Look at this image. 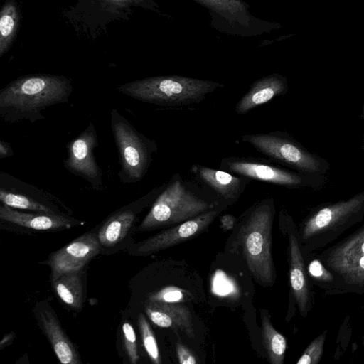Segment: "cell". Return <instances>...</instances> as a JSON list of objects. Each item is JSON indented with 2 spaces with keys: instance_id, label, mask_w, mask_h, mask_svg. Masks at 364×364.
<instances>
[{
  "instance_id": "obj_10",
  "label": "cell",
  "mask_w": 364,
  "mask_h": 364,
  "mask_svg": "<svg viewBox=\"0 0 364 364\" xmlns=\"http://www.w3.org/2000/svg\"><path fill=\"white\" fill-rule=\"evenodd\" d=\"M220 168L251 180L267 182L289 188H315L324 182V175L305 174L290 171L270 162L250 157L223 158Z\"/></svg>"
},
{
  "instance_id": "obj_29",
  "label": "cell",
  "mask_w": 364,
  "mask_h": 364,
  "mask_svg": "<svg viewBox=\"0 0 364 364\" xmlns=\"http://www.w3.org/2000/svg\"><path fill=\"white\" fill-rule=\"evenodd\" d=\"M308 272L313 279L321 282H333L334 280L332 273L320 259L312 260L309 264Z\"/></svg>"
},
{
  "instance_id": "obj_25",
  "label": "cell",
  "mask_w": 364,
  "mask_h": 364,
  "mask_svg": "<svg viewBox=\"0 0 364 364\" xmlns=\"http://www.w3.org/2000/svg\"><path fill=\"white\" fill-rule=\"evenodd\" d=\"M138 324L144 347L149 357L154 363H161L160 353L156 337L143 314L139 316Z\"/></svg>"
},
{
  "instance_id": "obj_18",
  "label": "cell",
  "mask_w": 364,
  "mask_h": 364,
  "mask_svg": "<svg viewBox=\"0 0 364 364\" xmlns=\"http://www.w3.org/2000/svg\"><path fill=\"white\" fill-rule=\"evenodd\" d=\"M0 218L9 223L36 230H53L70 228L73 220L58 214L28 213L14 210L1 203Z\"/></svg>"
},
{
  "instance_id": "obj_27",
  "label": "cell",
  "mask_w": 364,
  "mask_h": 364,
  "mask_svg": "<svg viewBox=\"0 0 364 364\" xmlns=\"http://www.w3.org/2000/svg\"><path fill=\"white\" fill-rule=\"evenodd\" d=\"M326 331L317 336L307 346L296 364H317L320 362L323 353Z\"/></svg>"
},
{
  "instance_id": "obj_9",
  "label": "cell",
  "mask_w": 364,
  "mask_h": 364,
  "mask_svg": "<svg viewBox=\"0 0 364 364\" xmlns=\"http://www.w3.org/2000/svg\"><path fill=\"white\" fill-rule=\"evenodd\" d=\"M205 7L210 23L218 31L230 35L255 36L278 29L281 26L253 16L242 0H193Z\"/></svg>"
},
{
  "instance_id": "obj_26",
  "label": "cell",
  "mask_w": 364,
  "mask_h": 364,
  "mask_svg": "<svg viewBox=\"0 0 364 364\" xmlns=\"http://www.w3.org/2000/svg\"><path fill=\"white\" fill-rule=\"evenodd\" d=\"M191 298L188 291L176 287H166L147 296L148 300L166 303H178Z\"/></svg>"
},
{
  "instance_id": "obj_3",
  "label": "cell",
  "mask_w": 364,
  "mask_h": 364,
  "mask_svg": "<svg viewBox=\"0 0 364 364\" xmlns=\"http://www.w3.org/2000/svg\"><path fill=\"white\" fill-rule=\"evenodd\" d=\"M275 212L272 198H264L253 205L244 218L238 240L248 268L263 285L275 282L272 255V228Z\"/></svg>"
},
{
  "instance_id": "obj_19",
  "label": "cell",
  "mask_w": 364,
  "mask_h": 364,
  "mask_svg": "<svg viewBox=\"0 0 364 364\" xmlns=\"http://www.w3.org/2000/svg\"><path fill=\"white\" fill-rule=\"evenodd\" d=\"M289 242L290 284L299 311L306 316L309 308V291L304 257L294 234H289Z\"/></svg>"
},
{
  "instance_id": "obj_16",
  "label": "cell",
  "mask_w": 364,
  "mask_h": 364,
  "mask_svg": "<svg viewBox=\"0 0 364 364\" xmlns=\"http://www.w3.org/2000/svg\"><path fill=\"white\" fill-rule=\"evenodd\" d=\"M287 79L282 75L272 73L254 81L249 90L237 102L235 111L246 114L274 98L284 95L288 90Z\"/></svg>"
},
{
  "instance_id": "obj_21",
  "label": "cell",
  "mask_w": 364,
  "mask_h": 364,
  "mask_svg": "<svg viewBox=\"0 0 364 364\" xmlns=\"http://www.w3.org/2000/svg\"><path fill=\"white\" fill-rule=\"evenodd\" d=\"M136 218L134 208H125L115 213L100 228L97 238L100 245L109 247L117 245L127 234Z\"/></svg>"
},
{
  "instance_id": "obj_6",
  "label": "cell",
  "mask_w": 364,
  "mask_h": 364,
  "mask_svg": "<svg viewBox=\"0 0 364 364\" xmlns=\"http://www.w3.org/2000/svg\"><path fill=\"white\" fill-rule=\"evenodd\" d=\"M363 218L364 191L312 212L303 224L301 239L320 248Z\"/></svg>"
},
{
  "instance_id": "obj_17",
  "label": "cell",
  "mask_w": 364,
  "mask_h": 364,
  "mask_svg": "<svg viewBox=\"0 0 364 364\" xmlns=\"http://www.w3.org/2000/svg\"><path fill=\"white\" fill-rule=\"evenodd\" d=\"M144 310L155 325L171 328L184 332L189 338L194 337V326L189 309L178 303H166L148 300Z\"/></svg>"
},
{
  "instance_id": "obj_24",
  "label": "cell",
  "mask_w": 364,
  "mask_h": 364,
  "mask_svg": "<svg viewBox=\"0 0 364 364\" xmlns=\"http://www.w3.org/2000/svg\"><path fill=\"white\" fill-rule=\"evenodd\" d=\"M19 16L14 0H8L0 14V57L9 48L18 27Z\"/></svg>"
},
{
  "instance_id": "obj_1",
  "label": "cell",
  "mask_w": 364,
  "mask_h": 364,
  "mask_svg": "<svg viewBox=\"0 0 364 364\" xmlns=\"http://www.w3.org/2000/svg\"><path fill=\"white\" fill-rule=\"evenodd\" d=\"M73 91L70 79L37 74L20 77L0 90V116L7 123L44 119L48 107L68 102Z\"/></svg>"
},
{
  "instance_id": "obj_35",
  "label": "cell",
  "mask_w": 364,
  "mask_h": 364,
  "mask_svg": "<svg viewBox=\"0 0 364 364\" xmlns=\"http://www.w3.org/2000/svg\"><path fill=\"white\" fill-rule=\"evenodd\" d=\"M360 149H361L362 151H364V132H363V134Z\"/></svg>"
},
{
  "instance_id": "obj_20",
  "label": "cell",
  "mask_w": 364,
  "mask_h": 364,
  "mask_svg": "<svg viewBox=\"0 0 364 364\" xmlns=\"http://www.w3.org/2000/svg\"><path fill=\"white\" fill-rule=\"evenodd\" d=\"M40 319L43 331L60 362L63 364L81 363L75 346L67 337L55 314L51 311H41Z\"/></svg>"
},
{
  "instance_id": "obj_5",
  "label": "cell",
  "mask_w": 364,
  "mask_h": 364,
  "mask_svg": "<svg viewBox=\"0 0 364 364\" xmlns=\"http://www.w3.org/2000/svg\"><path fill=\"white\" fill-rule=\"evenodd\" d=\"M111 129L119 157V180L123 183L141 181L157 151L156 142L139 132L116 109L111 111Z\"/></svg>"
},
{
  "instance_id": "obj_12",
  "label": "cell",
  "mask_w": 364,
  "mask_h": 364,
  "mask_svg": "<svg viewBox=\"0 0 364 364\" xmlns=\"http://www.w3.org/2000/svg\"><path fill=\"white\" fill-rule=\"evenodd\" d=\"M223 205L179 223L137 244L136 251L142 255L152 254L180 244L205 230L218 216Z\"/></svg>"
},
{
  "instance_id": "obj_22",
  "label": "cell",
  "mask_w": 364,
  "mask_h": 364,
  "mask_svg": "<svg viewBox=\"0 0 364 364\" xmlns=\"http://www.w3.org/2000/svg\"><path fill=\"white\" fill-rule=\"evenodd\" d=\"M52 278L53 288L58 297L73 309L81 308L83 285L80 271L68 272Z\"/></svg>"
},
{
  "instance_id": "obj_32",
  "label": "cell",
  "mask_w": 364,
  "mask_h": 364,
  "mask_svg": "<svg viewBox=\"0 0 364 364\" xmlns=\"http://www.w3.org/2000/svg\"><path fill=\"white\" fill-rule=\"evenodd\" d=\"M14 151L11 144L9 142L1 140L0 141V159L11 156Z\"/></svg>"
},
{
  "instance_id": "obj_15",
  "label": "cell",
  "mask_w": 364,
  "mask_h": 364,
  "mask_svg": "<svg viewBox=\"0 0 364 364\" xmlns=\"http://www.w3.org/2000/svg\"><path fill=\"white\" fill-rule=\"evenodd\" d=\"M41 191L6 173L0 175V200L14 209L46 214H58L40 200Z\"/></svg>"
},
{
  "instance_id": "obj_31",
  "label": "cell",
  "mask_w": 364,
  "mask_h": 364,
  "mask_svg": "<svg viewBox=\"0 0 364 364\" xmlns=\"http://www.w3.org/2000/svg\"><path fill=\"white\" fill-rule=\"evenodd\" d=\"M105 1L118 6L128 5H141L154 9L156 4L152 0H104Z\"/></svg>"
},
{
  "instance_id": "obj_28",
  "label": "cell",
  "mask_w": 364,
  "mask_h": 364,
  "mask_svg": "<svg viewBox=\"0 0 364 364\" xmlns=\"http://www.w3.org/2000/svg\"><path fill=\"white\" fill-rule=\"evenodd\" d=\"M123 339L127 356L132 364L138 362L139 355L137 350L136 338L132 326L125 322L122 325Z\"/></svg>"
},
{
  "instance_id": "obj_13",
  "label": "cell",
  "mask_w": 364,
  "mask_h": 364,
  "mask_svg": "<svg viewBox=\"0 0 364 364\" xmlns=\"http://www.w3.org/2000/svg\"><path fill=\"white\" fill-rule=\"evenodd\" d=\"M100 245L97 237L87 232L53 252L48 259L53 277L68 272L80 271L99 253Z\"/></svg>"
},
{
  "instance_id": "obj_14",
  "label": "cell",
  "mask_w": 364,
  "mask_h": 364,
  "mask_svg": "<svg viewBox=\"0 0 364 364\" xmlns=\"http://www.w3.org/2000/svg\"><path fill=\"white\" fill-rule=\"evenodd\" d=\"M196 181L213 192L224 203L236 202L251 179L223 170H217L200 164L191 166Z\"/></svg>"
},
{
  "instance_id": "obj_34",
  "label": "cell",
  "mask_w": 364,
  "mask_h": 364,
  "mask_svg": "<svg viewBox=\"0 0 364 364\" xmlns=\"http://www.w3.org/2000/svg\"><path fill=\"white\" fill-rule=\"evenodd\" d=\"M360 117H361V119H364V101H363V105H362V108H361Z\"/></svg>"
},
{
  "instance_id": "obj_8",
  "label": "cell",
  "mask_w": 364,
  "mask_h": 364,
  "mask_svg": "<svg viewBox=\"0 0 364 364\" xmlns=\"http://www.w3.org/2000/svg\"><path fill=\"white\" fill-rule=\"evenodd\" d=\"M320 260L347 289L364 291V225L323 252Z\"/></svg>"
},
{
  "instance_id": "obj_2",
  "label": "cell",
  "mask_w": 364,
  "mask_h": 364,
  "mask_svg": "<svg viewBox=\"0 0 364 364\" xmlns=\"http://www.w3.org/2000/svg\"><path fill=\"white\" fill-rule=\"evenodd\" d=\"M208 188L173 175L157 196L139 230L179 224L211 210L221 203L208 196Z\"/></svg>"
},
{
  "instance_id": "obj_23",
  "label": "cell",
  "mask_w": 364,
  "mask_h": 364,
  "mask_svg": "<svg viewBox=\"0 0 364 364\" xmlns=\"http://www.w3.org/2000/svg\"><path fill=\"white\" fill-rule=\"evenodd\" d=\"M262 338L268 360L272 364H282L287 349L285 338L279 333L270 322L268 311L261 309Z\"/></svg>"
},
{
  "instance_id": "obj_11",
  "label": "cell",
  "mask_w": 364,
  "mask_h": 364,
  "mask_svg": "<svg viewBox=\"0 0 364 364\" xmlns=\"http://www.w3.org/2000/svg\"><path fill=\"white\" fill-rule=\"evenodd\" d=\"M97 146V132L90 122L82 132L68 143V156L63 161L68 171L87 181L95 189L102 187V172L94 156Z\"/></svg>"
},
{
  "instance_id": "obj_33",
  "label": "cell",
  "mask_w": 364,
  "mask_h": 364,
  "mask_svg": "<svg viewBox=\"0 0 364 364\" xmlns=\"http://www.w3.org/2000/svg\"><path fill=\"white\" fill-rule=\"evenodd\" d=\"M235 218L232 215H225L221 218V223L225 230L230 229L235 223Z\"/></svg>"
},
{
  "instance_id": "obj_4",
  "label": "cell",
  "mask_w": 364,
  "mask_h": 364,
  "mask_svg": "<svg viewBox=\"0 0 364 364\" xmlns=\"http://www.w3.org/2000/svg\"><path fill=\"white\" fill-rule=\"evenodd\" d=\"M223 84L180 75L154 76L129 82L117 89L135 100L159 106L197 104Z\"/></svg>"
},
{
  "instance_id": "obj_30",
  "label": "cell",
  "mask_w": 364,
  "mask_h": 364,
  "mask_svg": "<svg viewBox=\"0 0 364 364\" xmlns=\"http://www.w3.org/2000/svg\"><path fill=\"white\" fill-rule=\"evenodd\" d=\"M176 355L180 364H196V358L191 351L181 343H176Z\"/></svg>"
},
{
  "instance_id": "obj_7",
  "label": "cell",
  "mask_w": 364,
  "mask_h": 364,
  "mask_svg": "<svg viewBox=\"0 0 364 364\" xmlns=\"http://www.w3.org/2000/svg\"><path fill=\"white\" fill-rule=\"evenodd\" d=\"M242 140L269 159L305 174L324 175L329 164L283 132L245 134Z\"/></svg>"
}]
</instances>
